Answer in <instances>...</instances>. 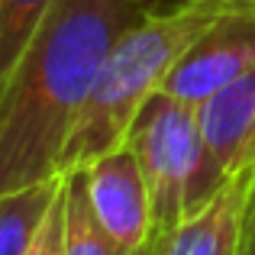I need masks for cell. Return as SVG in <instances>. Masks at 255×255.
Here are the masks:
<instances>
[{"label": "cell", "instance_id": "cell-1", "mask_svg": "<svg viewBox=\"0 0 255 255\" xmlns=\"http://www.w3.org/2000/svg\"><path fill=\"white\" fill-rule=\"evenodd\" d=\"M162 0H52L0 81V194L58 178V158L117 42Z\"/></svg>", "mask_w": 255, "mask_h": 255}, {"label": "cell", "instance_id": "cell-2", "mask_svg": "<svg viewBox=\"0 0 255 255\" xmlns=\"http://www.w3.org/2000/svg\"><path fill=\"white\" fill-rule=\"evenodd\" d=\"M233 0H174L132 26L107 58L58 158V178L126 145L136 117Z\"/></svg>", "mask_w": 255, "mask_h": 255}, {"label": "cell", "instance_id": "cell-3", "mask_svg": "<svg viewBox=\"0 0 255 255\" xmlns=\"http://www.w3.org/2000/svg\"><path fill=\"white\" fill-rule=\"evenodd\" d=\"M126 145L132 149L149 187L158 243L226 184L210 155L197 107L181 104L165 91L142 107Z\"/></svg>", "mask_w": 255, "mask_h": 255}, {"label": "cell", "instance_id": "cell-4", "mask_svg": "<svg viewBox=\"0 0 255 255\" xmlns=\"http://www.w3.org/2000/svg\"><path fill=\"white\" fill-rule=\"evenodd\" d=\"M255 68V3L233 0L226 13L194 42L171 71L165 94L181 104L204 107L213 94Z\"/></svg>", "mask_w": 255, "mask_h": 255}, {"label": "cell", "instance_id": "cell-5", "mask_svg": "<svg viewBox=\"0 0 255 255\" xmlns=\"http://www.w3.org/2000/svg\"><path fill=\"white\" fill-rule=\"evenodd\" d=\"M81 171L94 217L113 239L120 255H158L149 187L129 145L94 158Z\"/></svg>", "mask_w": 255, "mask_h": 255}, {"label": "cell", "instance_id": "cell-6", "mask_svg": "<svg viewBox=\"0 0 255 255\" xmlns=\"http://www.w3.org/2000/svg\"><path fill=\"white\" fill-rule=\"evenodd\" d=\"M255 204V168H243L158 243V255H243Z\"/></svg>", "mask_w": 255, "mask_h": 255}, {"label": "cell", "instance_id": "cell-7", "mask_svg": "<svg viewBox=\"0 0 255 255\" xmlns=\"http://www.w3.org/2000/svg\"><path fill=\"white\" fill-rule=\"evenodd\" d=\"M210 155L223 178L255 168V68L197 107Z\"/></svg>", "mask_w": 255, "mask_h": 255}, {"label": "cell", "instance_id": "cell-8", "mask_svg": "<svg viewBox=\"0 0 255 255\" xmlns=\"http://www.w3.org/2000/svg\"><path fill=\"white\" fill-rule=\"evenodd\" d=\"M58 187H62V178H52L0 194V255H26Z\"/></svg>", "mask_w": 255, "mask_h": 255}, {"label": "cell", "instance_id": "cell-9", "mask_svg": "<svg viewBox=\"0 0 255 255\" xmlns=\"http://www.w3.org/2000/svg\"><path fill=\"white\" fill-rule=\"evenodd\" d=\"M65 178V255H120L113 239L94 217L87 197L84 171H68Z\"/></svg>", "mask_w": 255, "mask_h": 255}, {"label": "cell", "instance_id": "cell-10", "mask_svg": "<svg viewBox=\"0 0 255 255\" xmlns=\"http://www.w3.org/2000/svg\"><path fill=\"white\" fill-rule=\"evenodd\" d=\"M49 6L52 0H0V81L10 75Z\"/></svg>", "mask_w": 255, "mask_h": 255}, {"label": "cell", "instance_id": "cell-11", "mask_svg": "<svg viewBox=\"0 0 255 255\" xmlns=\"http://www.w3.org/2000/svg\"><path fill=\"white\" fill-rule=\"evenodd\" d=\"M26 255H65V178Z\"/></svg>", "mask_w": 255, "mask_h": 255}, {"label": "cell", "instance_id": "cell-12", "mask_svg": "<svg viewBox=\"0 0 255 255\" xmlns=\"http://www.w3.org/2000/svg\"><path fill=\"white\" fill-rule=\"evenodd\" d=\"M243 255H255V204H252V213H249V230H246Z\"/></svg>", "mask_w": 255, "mask_h": 255}, {"label": "cell", "instance_id": "cell-13", "mask_svg": "<svg viewBox=\"0 0 255 255\" xmlns=\"http://www.w3.org/2000/svg\"><path fill=\"white\" fill-rule=\"evenodd\" d=\"M239 3H255V0H239Z\"/></svg>", "mask_w": 255, "mask_h": 255}]
</instances>
